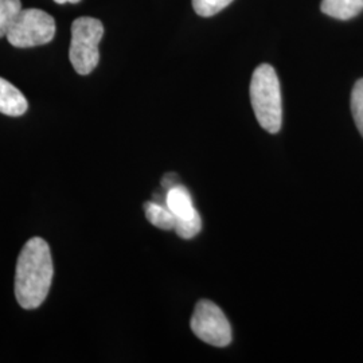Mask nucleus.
I'll list each match as a JSON object with an SVG mask.
<instances>
[{
  "instance_id": "f257e3e1",
  "label": "nucleus",
  "mask_w": 363,
  "mask_h": 363,
  "mask_svg": "<svg viewBox=\"0 0 363 363\" xmlns=\"http://www.w3.org/2000/svg\"><path fill=\"white\" fill-rule=\"evenodd\" d=\"M54 267L49 244L30 238L22 249L15 272V296L25 310H35L46 300L52 286Z\"/></svg>"
},
{
  "instance_id": "f03ea898",
  "label": "nucleus",
  "mask_w": 363,
  "mask_h": 363,
  "mask_svg": "<svg viewBox=\"0 0 363 363\" xmlns=\"http://www.w3.org/2000/svg\"><path fill=\"white\" fill-rule=\"evenodd\" d=\"M250 101L259 125L269 133H277L283 123L280 81L268 64L257 66L250 82Z\"/></svg>"
},
{
  "instance_id": "7ed1b4c3",
  "label": "nucleus",
  "mask_w": 363,
  "mask_h": 363,
  "mask_svg": "<svg viewBox=\"0 0 363 363\" xmlns=\"http://www.w3.org/2000/svg\"><path fill=\"white\" fill-rule=\"evenodd\" d=\"M103 35L104 26L96 18L82 16L73 22L69 58L78 74L88 76L99 65V43Z\"/></svg>"
},
{
  "instance_id": "20e7f679",
  "label": "nucleus",
  "mask_w": 363,
  "mask_h": 363,
  "mask_svg": "<svg viewBox=\"0 0 363 363\" xmlns=\"http://www.w3.org/2000/svg\"><path fill=\"white\" fill-rule=\"evenodd\" d=\"M54 35L55 21L52 15L38 9H26L16 15L6 38L13 48L27 49L46 45Z\"/></svg>"
},
{
  "instance_id": "39448f33",
  "label": "nucleus",
  "mask_w": 363,
  "mask_h": 363,
  "mask_svg": "<svg viewBox=\"0 0 363 363\" xmlns=\"http://www.w3.org/2000/svg\"><path fill=\"white\" fill-rule=\"evenodd\" d=\"M191 330L195 337L216 347H226L232 342V328L217 304L210 300H201L191 318Z\"/></svg>"
},
{
  "instance_id": "423d86ee",
  "label": "nucleus",
  "mask_w": 363,
  "mask_h": 363,
  "mask_svg": "<svg viewBox=\"0 0 363 363\" xmlns=\"http://www.w3.org/2000/svg\"><path fill=\"white\" fill-rule=\"evenodd\" d=\"M26 97L11 82L0 77V113L18 117L26 113Z\"/></svg>"
},
{
  "instance_id": "0eeeda50",
  "label": "nucleus",
  "mask_w": 363,
  "mask_h": 363,
  "mask_svg": "<svg viewBox=\"0 0 363 363\" xmlns=\"http://www.w3.org/2000/svg\"><path fill=\"white\" fill-rule=\"evenodd\" d=\"M166 205L172 211V214L175 217V222L190 220L195 216H198V211L195 210L194 203H193L191 194L189 193V190L184 186H181V184L171 187L167 191Z\"/></svg>"
},
{
  "instance_id": "6e6552de",
  "label": "nucleus",
  "mask_w": 363,
  "mask_h": 363,
  "mask_svg": "<svg viewBox=\"0 0 363 363\" xmlns=\"http://www.w3.org/2000/svg\"><path fill=\"white\" fill-rule=\"evenodd\" d=\"M322 13L339 21H349L362 13L363 0H322Z\"/></svg>"
},
{
  "instance_id": "1a4fd4ad",
  "label": "nucleus",
  "mask_w": 363,
  "mask_h": 363,
  "mask_svg": "<svg viewBox=\"0 0 363 363\" xmlns=\"http://www.w3.org/2000/svg\"><path fill=\"white\" fill-rule=\"evenodd\" d=\"M145 217L150 223H152L157 229L162 230H172L175 228V217L169 206L160 202H145L144 203Z\"/></svg>"
},
{
  "instance_id": "9d476101",
  "label": "nucleus",
  "mask_w": 363,
  "mask_h": 363,
  "mask_svg": "<svg viewBox=\"0 0 363 363\" xmlns=\"http://www.w3.org/2000/svg\"><path fill=\"white\" fill-rule=\"evenodd\" d=\"M21 10V0H0V38L7 35L9 28Z\"/></svg>"
},
{
  "instance_id": "9b49d317",
  "label": "nucleus",
  "mask_w": 363,
  "mask_h": 363,
  "mask_svg": "<svg viewBox=\"0 0 363 363\" xmlns=\"http://www.w3.org/2000/svg\"><path fill=\"white\" fill-rule=\"evenodd\" d=\"M351 112L355 125L363 138V78L355 82L351 91Z\"/></svg>"
},
{
  "instance_id": "f8f14e48",
  "label": "nucleus",
  "mask_w": 363,
  "mask_h": 363,
  "mask_svg": "<svg viewBox=\"0 0 363 363\" xmlns=\"http://www.w3.org/2000/svg\"><path fill=\"white\" fill-rule=\"evenodd\" d=\"M233 0H193L195 13L199 16L208 18L222 11L228 7Z\"/></svg>"
},
{
  "instance_id": "ddd939ff",
  "label": "nucleus",
  "mask_w": 363,
  "mask_h": 363,
  "mask_svg": "<svg viewBox=\"0 0 363 363\" xmlns=\"http://www.w3.org/2000/svg\"><path fill=\"white\" fill-rule=\"evenodd\" d=\"M177 179H178L177 174H167V175L162 179V186H163V189H166V190L169 191L171 187H174V186H177V184H178V183H177Z\"/></svg>"
},
{
  "instance_id": "4468645a",
  "label": "nucleus",
  "mask_w": 363,
  "mask_h": 363,
  "mask_svg": "<svg viewBox=\"0 0 363 363\" xmlns=\"http://www.w3.org/2000/svg\"><path fill=\"white\" fill-rule=\"evenodd\" d=\"M55 3H58V4H65V3H72V4H76V3H79L81 0H54Z\"/></svg>"
}]
</instances>
